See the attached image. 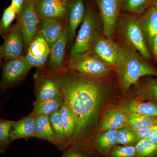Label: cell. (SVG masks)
<instances>
[{
  "mask_svg": "<svg viewBox=\"0 0 157 157\" xmlns=\"http://www.w3.org/2000/svg\"><path fill=\"white\" fill-rule=\"evenodd\" d=\"M48 75L57 82L64 101L76 119V129L68 147H80L98 120L106 101L108 86L103 79L89 78L67 68L52 71Z\"/></svg>",
  "mask_w": 157,
  "mask_h": 157,
  "instance_id": "6da1fadb",
  "label": "cell"
},
{
  "mask_svg": "<svg viewBox=\"0 0 157 157\" xmlns=\"http://www.w3.org/2000/svg\"><path fill=\"white\" fill-rule=\"evenodd\" d=\"M120 85L124 92L144 76L157 77V69L147 63L140 54L130 47H126L125 55L121 63L115 68Z\"/></svg>",
  "mask_w": 157,
  "mask_h": 157,
  "instance_id": "7a4b0ae2",
  "label": "cell"
},
{
  "mask_svg": "<svg viewBox=\"0 0 157 157\" xmlns=\"http://www.w3.org/2000/svg\"><path fill=\"white\" fill-rule=\"evenodd\" d=\"M67 69L89 78L103 79L115 68L90 51L70 59Z\"/></svg>",
  "mask_w": 157,
  "mask_h": 157,
  "instance_id": "3957f363",
  "label": "cell"
},
{
  "mask_svg": "<svg viewBox=\"0 0 157 157\" xmlns=\"http://www.w3.org/2000/svg\"><path fill=\"white\" fill-rule=\"evenodd\" d=\"M137 18L134 14H125L122 15L119 21L120 32L128 46L138 52L148 61L151 59V55Z\"/></svg>",
  "mask_w": 157,
  "mask_h": 157,
  "instance_id": "277c9868",
  "label": "cell"
},
{
  "mask_svg": "<svg viewBox=\"0 0 157 157\" xmlns=\"http://www.w3.org/2000/svg\"><path fill=\"white\" fill-rule=\"evenodd\" d=\"M98 33L94 16L89 7H88L75 43L70 51V58L90 51Z\"/></svg>",
  "mask_w": 157,
  "mask_h": 157,
  "instance_id": "5b68a950",
  "label": "cell"
},
{
  "mask_svg": "<svg viewBox=\"0 0 157 157\" xmlns=\"http://www.w3.org/2000/svg\"><path fill=\"white\" fill-rule=\"evenodd\" d=\"M36 0H25L17 15V23L22 33L25 51L26 52L38 32L40 18L36 9Z\"/></svg>",
  "mask_w": 157,
  "mask_h": 157,
  "instance_id": "8992f818",
  "label": "cell"
},
{
  "mask_svg": "<svg viewBox=\"0 0 157 157\" xmlns=\"http://www.w3.org/2000/svg\"><path fill=\"white\" fill-rule=\"evenodd\" d=\"M90 51L115 68L124 59L126 47L118 45L112 39L103 37L98 33Z\"/></svg>",
  "mask_w": 157,
  "mask_h": 157,
  "instance_id": "52a82bcc",
  "label": "cell"
},
{
  "mask_svg": "<svg viewBox=\"0 0 157 157\" xmlns=\"http://www.w3.org/2000/svg\"><path fill=\"white\" fill-rule=\"evenodd\" d=\"M103 24V33L112 39L117 25L121 0H97Z\"/></svg>",
  "mask_w": 157,
  "mask_h": 157,
  "instance_id": "ba28073f",
  "label": "cell"
},
{
  "mask_svg": "<svg viewBox=\"0 0 157 157\" xmlns=\"http://www.w3.org/2000/svg\"><path fill=\"white\" fill-rule=\"evenodd\" d=\"M50 49V46L39 31L29 46L25 57L32 67L42 69L49 58Z\"/></svg>",
  "mask_w": 157,
  "mask_h": 157,
  "instance_id": "9c48e42d",
  "label": "cell"
},
{
  "mask_svg": "<svg viewBox=\"0 0 157 157\" xmlns=\"http://www.w3.org/2000/svg\"><path fill=\"white\" fill-rule=\"evenodd\" d=\"M24 43L21 31L16 24L12 27L0 48L1 59L11 60L22 56Z\"/></svg>",
  "mask_w": 157,
  "mask_h": 157,
  "instance_id": "30bf717a",
  "label": "cell"
},
{
  "mask_svg": "<svg viewBox=\"0 0 157 157\" xmlns=\"http://www.w3.org/2000/svg\"><path fill=\"white\" fill-rule=\"evenodd\" d=\"M33 67L28 61L25 56L9 60L4 65L2 82L5 86L14 83L26 75Z\"/></svg>",
  "mask_w": 157,
  "mask_h": 157,
  "instance_id": "8fae6325",
  "label": "cell"
},
{
  "mask_svg": "<svg viewBox=\"0 0 157 157\" xmlns=\"http://www.w3.org/2000/svg\"><path fill=\"white\" fill-rule=\"evenodd\" d=\"M36 9L41 20L48 18L64 19L68 12V2L62 0H36Z\"/></svg>",
  "mask_w": 157,
  "mask_h": 157,
  "instance_id": "7c38bea8",
  "label": "cell"
},
{
  "mask_svg": "<svg viewBox=\"0 0 157 157\" xmlns=\"http://www.w3.org/2000/svg\"><path fill=\"white\" fill-rule=\"evenodd\" d=\"M36 77L35 88L36 99L35 103L49 101L62 94L57 82L50 76L44 75Z\"/></svg>",
  "mask_w": 157,
  "mask_h": 157,
  "instance_id": "4fadbf2b",
  "label": "cell"
},
{
  "mask_svg": "<svg viewBox=\"0 0 157 157\" xmlns=\"http://www.w3.org/2000/svg\"><path fill=\"white\" fill-rule=\"evenodd\" d=\"M128 113L123 107L109 109L101 120L98 132H104L109 129L118 130L128 126Z\"/></svg>",
  "mask_w": 157,
  "mask_h": 157,
  "instance_id": "5bb4252c",
  "label": "cell"
},
{
  "mask_svg": "<svg viewBox=\"0 0 157 157\" xmlns=\"http://www.w3.org/2000/svg\"><path fill=\"white\" fill-rule=\"evenodd\" d=\"M69 39L68 25L65 24L63 33L50 47L48 65L53 71H60L63 68L66 46Z\"/></svg>",
  "mask_w": 157,
  "mask_h": 157,
  "instance_id": "9a60e30c",
  "label": "cell"
},
{
  "mask_svg": "<svg viewBox=\"0 0 157 157\" xmlns=\"http://www.w3.org/2000/svg\"><path fill=\"white\" fill-rule=\"evenodd\" d=\"M137 20L149 48L151 49L157 34V10L151 6L138 17Z\"/></svg>",
  "mask_w": 157,
  "mask_h": 157,
  "instance_id": "2e32d148",
  "label": "cell"
},
{
  "mask_svg": "<svg viewBox=\"0 0 157 157\" xmlns=\"http://www.w3.org/2000/svg\"><path fill=\"white\" fill-rule=\"evenodd\" d=\"M117 130L109 129L99 132L92 142V147L99 155L107 157L113 148L117 144Z\"/></svg>",
  "mask_w": 157,
  "mask_h": 157,
  "instance_id": "e0dca14e",
  "label": "cell"
},
{
  "mask_svg": "<svg viewBox=\"0 0 157 157\" xmlns=\"http://www.w3.org/2000/svg\"><path fill=\"white\" fill-rule=\"evenodd\" d=\"M36 130V117L30 114L20 120L14 121L10 132L11 141L19 138L34 137Z\"/></svg>",
  "mask_w": 157,
  "mask_h": 157,
  "instance_id": "ac0fdd59",
  "label": "cell"
},
{
  "mask_svg": "<svg viewBox=\"0 0 157 157\" xmlns=\"http://www.w3.org/2000/svg\"><path fill=\"white\" fill-rule=\"evenodd\" d=\"M59 18H48L42 20L39 31L49 46L51 47L63 33L65 25Z\"/></svg>",
  "mask_w": 157,
  "mask_h": 157,
  "instance_id": "d6986e66",
  "label": "cell"
},
{
  "mask_svg": "<svg viewBox=\"0 0 157 157\" xmlns=\"http://www.w3.org/2000/svg\"><path fill=\"white\" fill-rule=\"evenodd\" d=\"M86 11L83 0H74L70 6L68 24L70 40H73L78 25L83 22Z\"/></svg>",
  "mask_w": 157,
  "mask_h": 157,
  "instance_id": "ffe728a7",
  "label": "cell"
},
{
  "mask_svg": "<svg viewBox=\"0 0 157 157\" xmlns=\"http://www.w3.org/2000/svg\"><path fill=\"white\" fill-rule=\"evenodd\" d=\"M34 137L43 139L57 146V142L52 127L50 116L41 115L36 117V130Z\"/></svg>",
  "mask_w": 157,
  "mask_h": 157,
  "instance_id": "44dd1931",
  "label": "cell"
},
{
  "mask_svg": "<svg viewBox=\"0 0 157 157\" xmlns=\"http://www.w3.org/2000/svg\"><path fill=\"white\" fill-rule=\"evenodd\" d=\"M59 112L63 125L65 137L67 142V148L75 132L76 119L70 106L64 101L59 109Z\"/></svg>",
  "mask_w": 157,
  "mask_h": 157,
  "instance_id": "7402d4cb",
  "label": "cell"
},
{
  "mask_svg": "<svg viewBox=\"0 0 157 157\" xmlns=\"http://www.w3.org/2000/svg\"><path fill=\"white\" fill-rule=\"evenodd\" d=\"M64 102L62 94L53 99L45 102L34 103V108L31 114L36 117L39 115L50 116L59 110Z\"/></svg>",
  "mask_w": 157,
  "mask_h": 157,
  "instance_id": "603a6c76",
  "label": "cell"
},
{
  "mask_svg": "<svg viewBox=\"0 0 157 157\" xmlns=\"http://www.w3.org/2000/svg\"><path fill=\"white\" fill-rule=\"evenodd\" d=\"M123 107L128 112L157 117V104L151 101L146 102L139 98L133 99Z\"/></svg>",
  "mask_w": 157,
  "mask_h": 157,
  "instance_id": "cb8c5ba5",
  "label": "cell"
},
{
  "mask_svg": "<svg viewBox=\"0 0 157 157\" xmlns=\"http://www.w3.org/2000/svg\"><path fill=\"white\" fill-rule=\"evenodd\" d=\"M128 112V126L134 132L141 131L157 123V117Z\"/></svg>",
  "mask_w": 157,
  "mask_h": 157,
  "instance_id": "d4e9b609",
  "label": "cell"
},
{
  "mask_svg": "<svg viewBox=\"0 0 157 157\" xmlns=\"http://www.w3.org/2000/svg\"><path fill=\"white\" fill-rule=\"evenodd\" d=\"M50 121L56 139L57 147L61 149H66L67 146V142L65 137L64 129L59 110L50 116Z\"/></svg>",
  "mask_w": 157,
  "mask_h": 157,
  "instance_id": "484cf974",
  "label": "cell"
},
{
  "mask_svg": "<svg viewBox=\"0 0 157 157\" xmlns=\"http://www.w3.org/2000/svg\"><path fill=\"white\" fill-rule=\"evenodd\" d=\"M137 96L140 100L151 101L157 104V77L147 78L139 87Z\"/></svg>",
  "mask_w": 157,
  "mask_h": 157,
  "instance_id": "4316f807",
  "label": "cell"
},
{
  "mask_svg": "<svg viewBox=\"0 0 157 157\" xmlns=\"http://www.w3.org/2000/svg\"><path fill=\"white\" fill-rule=\"evenodd\" d=\"M153 0H125L123 6L126 11L131 14H143L151 7Z\"/></svg>",
  "mask_w": 157,
  "mask_h": 157,
  "instance_id": "83f0119b",
  "label": "cell"
},
{
  "mask_svg": "<svg viewBox=\"0 0 157 157\" xmlns=\"http://www.w3.org/2000/svg\"><path fill=\"white\" fill-rule=\"evenodd\" d=\"M135 147L138 157H157V143L148 138L139 140Z\"/></svg>",
  "mask_w": 157,
  "mask_h": 157,
  "instance_id": "f1b7e54d",
  "label": "cell"
},
{
  "mask_svg": "<svg viewBox=\"0 0 157 157\" xmlns=\"http://www.w3.org/2000/svg\"><path fill=\"white\" fill-rule=\"evenodd\" d=\"M117 140V144L133 146H136L139 141L135 132L128 126L124 127L118 130Z\"/></svg>",
  "mask_w": 157,
  "mask_h": 157,
  "instance_id": "f546056e",
  "label": "cell"
},
{
  "mask_svg": "<svg viewBox=\"0 0 157 157\" xmlns=\"http://www.w3.org/2000/svg\"><path fill=\"white\" fill-rule=\"evenodd\" d=\"M14 121L1 119L0 120V147L1 153H4L11 142L10 132Z\"/></svg>",
  "mask_w": 157,
  "mask_h": 157,
  "instance_id": "4dcf8cb0",
  "label": "cell"
},
{
  "mask_svg": "<svg viewBox=\"0 0 157 157\" xmlns=\"http://www.w3.org/2000/svg\"><path fill=\"white\" fill-rule=\"evenodd\" d=\"M107 157H138L135 146L116 145Z\"/></svg>",
  "mask_w": 157,
  "mask_h": 157,
  "instance_id": "1f68e13d",
  "label": "cell"
},
{
  "mask_svg": "<svg viewBox=\"0 0 157 157\" xmlns=\"http://www.w3.org/2000/svg\"><path fill=\"white\" fill-rule=\"evenodd\" d=\"M16 13L11 6L7 7L4 12L1 22V33H4L10 27L12 23L16 17Z\"/></svg>",
  "mask_w": 157,
  "mask_h": 157,
  "instance_id": "d6a6232c",
  "label": "cell"
},
{
  "mask_svg": "<svg viewBox=\"0 0 157 157\" xmlns=\"http://www.w3.org/2000/svg\"><path fill=\"white\" fill-rule=\"evenodd\" d=\"M157 132V123L152 125L146 129L135 132L138 140L148 138L151 135Z\"/></svg>",
  "mask_w": 157,
  "mask_h": 157,
  "instance_id": "836d02e7",
  "label": "cell"
},
{
  "mask_svg": "<svg viewBox=\"0 0 157 157\" xmlns=\"http://www.w3.org/2000/svg\"><path fill=\"white\" fill-rule=\"evenodd\" d=\"M78 147L72 146L65 150L64 152L61 157H88L82 152Z\"/></svg>",
  "mask_w": 157,
  "mask_h": 157,
  "instance_id": "e575fe53",
  "label": "cell"
},
{
  "mask_svg": "<svg viewBox=\"0 0 157 157\" xmlns=\"http://www.w3.org/2000/svg\"><path fill=\"white\" fill-rule=\"evenodd\" d=\"M25 1V0H11L10 6L14 9L17 15L21 11Z\"/></svg>",
  "mask_w": 157,
  "mask_h": 157,
  "instance_id": "d590c367",
  "label": "cell"
},
{
  "mask_svg": "<svg viewBox=\"0 0 157 157\" xmlns=\"http://www.w3.org/2000/svg\"><path fill=\"white\" fill-rule=\"evenodd\" d=\"M151 50L155 59L157 61V34L155 37Z\"/></svg>",
  "mask_w": 157,
  "mask_h": 157,
  "instance_id": "8d00e7d4",
  "label": "cell"
},
{
  "mask_svg": "<svg viewBox=\"0 0 157 157\" xmlns=\"http://www.w3.org/2000/svg\"><path fill=\"white\" fill-rule=\"evenodd\" d=\"M148 138L151 140V141H153L155 143H157V132L153 134L152 135H151Z\"/></svg>",
  "mask_w": 157,
  "mask_h": 157,
  "instance_id": "74e56055",
  "label": "cell"
},
{
  "mask_svg": "<svg viewBox=\"0 0 157 157\" xmlns=\"http://www.w3.org/2000/svg\"><path fill=\"white\" fill-rule=\"evenodd\" d=\"M157 10V0H153L152 6Z\"/></svg>",
  "mask_w": 157,
  "mask_h": 157,
  "instance_id": "f35d334b",
  "label": "cell"
},
{
  "mask_svg": "<svg viewBox=\"0 0 157 157\" xmlns=\"http://www.w3.org/2000/svg\"><path fill=\"white\" fill-rule=\"evenodd\" d=\"M125 0H121V6H123V5L124 2H125Z\"/></svg>",
  "mask_w": 157,
  "mask_h": 157,
  "instance_id": "ab89813d",
  "label": "cell"
},
{
  "mask_svg": "<svg viewBox=\"0 0 157 157\" xmlns=\"http://www.w3.org/2000/svg\"><path fill=\"white\" fill-rule=\"evenodd\" d=\"M62 1H63V2H69L70 0H62Z\"/></svg>",
  "mask_w": 157,
  "mask_h": 157,
  "instance_id": "60d3db41",
  "label": "cell"
},
{
  "mask_svg": "<svg viewBox=\"0 0 157 157\" xmlns=\"http://www.w3.org/2000/svg\"></svg>",
  "mask_w": 157,
  "mask_h": 157,
  "instance_id": "b9f144b4",
  "label": "cell"
}]
</instances>
